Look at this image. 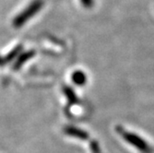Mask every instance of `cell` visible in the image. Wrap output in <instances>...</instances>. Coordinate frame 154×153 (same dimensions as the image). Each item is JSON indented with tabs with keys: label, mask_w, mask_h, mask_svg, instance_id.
I'll return each instance as SVG.
<instances>
[{
	"label": "cell",
	"mask_w": 154,
	"mask_h": 153,
	"mask_svg": "<svg viewBox=\"0 0 154 153\" xmlns=\"http://www.w3.org/2000/svg\"><path fill=\"white\" fill-rule=\"evenodd\" d=\"M121 135L129 144H131L132 146L137 148V149H138L140 152L152 153V148H150V146L144 139H142L140 136L135 135L134 133L125 132V130L121 132Z\"/></svg>",
	"instance_id": "obj_1"
}]
</instances>
